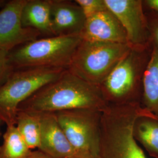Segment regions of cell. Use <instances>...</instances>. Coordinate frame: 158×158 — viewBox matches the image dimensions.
<instances>
[{"mask_svg": "<svg viewBox=\"0 0 158 158\" xmlns=\"http://www.w3.org/2000/svg\"><path fill=\"white\" fill-rule=\"evenodd\" d=\"M52 0H28L22 12V23L46 37L53 36L51 23Z\"/></svg>", "mask_w": 158, "mask_h": 158, "instance_id": "13", "label": "cell"}, {"mask_svg": "<svg viewBox=\"0 0 158 158\" xmlns=\"http://www.w3.org/2000/svg\"><path fill=\"white\" fill-rule=\"evenodd\" d=\"M68 158H94L90 154L85 152L77 151L72 156Z\"/></svg>", "mask_w": 158, "mask_h": 158, "instance_id": "23", "label": "cell"}, {"mask_svg": "<svg viewBox=\"0 0 158 158\" xmlns=\"http://www.w3.org/2000/svg\"><path fill=\"white\" fill-rule=\"evenodd\" d=\"M81 36L85 40L129 44L124 27L108 8L86 19Z\"/></svg>", "mask_w": 158, "mask_h": 158, "instance_id": "10", "label": "cell"}, {"mask_svg": "<svg viewBox=\"0 0 158 158\" xmlns=\"http://www.w3.org/2000/svg\"><path fill=\"white\" fill-rule=\"evenodd\" d=\"M102 113L97 110L75 109L54 113L74 149L97 158L100 144Z\"/></svg>", "mask_w": 158, "mask_h": 158, "instance_id": "7", "label": "cell"}, {"mask_svg": "<svg viewBox=\"0 0 158 158\" xmlns=\"http://www.w3.org/2000/svg\"><path fill=\"white\" fill-rule=\"evenodd\" d=\"M16 126L29 149H39L41 133L40 113L18 111Z\"/></svg>", "mask_w": 158, "mask_h": 158, "instance_id": "16", "label": "cell"}, {"mask_svg": "<svg viewBox=\"0 0 158 158\" xmlns=\"http://www.w3.org/2000/svg\"><path fill=\"white\" fill-rule=\"evenodd\" d=\"M8 59V52L0 50V85L6 80L12 71Z\"/></svg>", "mask_w": 158, "mask_h": 158, "instance_id": "20", "label": "cell"}, {"mask_svg": "<svg viewBox=\"0 0 158 158\" xmlns=\"http://www.w3.org/2000/svg\"><path fill=\"white\" fill-rule=\"evenodd\" d=\"M142 106L158 118V46L153 45L142 85Z\"/></svg>", "mask_w": 158, "mask_h": 158, "instance_id": "14", "label": "cell"}, {"mask_svg": "<svg viewBox=\"0 0 158 158\" xmlns=\"http://www.w3.org/2000/svg\"><path fill=\"white\" fill-rule=\"evenodd\" d=\"M27 1L11 0L1 8L0 50L10 52L41 35L38 31L23 26L22 12Z\"/></svg>", "mask_w": 158, "mask_h": 158, "instance_id": "8", "label": "cell"}, {"mask_svg": "<svg viewBox=\"0 0 158 158\" xmlns=\"http://www.w3.org/2000/svg\"><path fill=\"white\" fill-rule=\"evenodd\" d=\"M31 152L17 126L6 127L0 146V158H24Z\"/></svg>", "mask_w": 158, "mask_h": 158, "instance_id": "17", "label": "cell"}, {"mask_svg": "<svg viewBox=\"0 0 158 158\" xmlns=\"http://www.w3.org/2000/svg\"><path fill=\"white\" fill-rule=\"evenodd\" d=\"M130 48L128 44L83 40L68 70L85 81L99 87Z\"/></svg>", "mask_w": 158, "mask_h": 158, "instance_id": "6", "label": "cell"}, {"mask_svg": "<svg viewBox=\"0 0 158 158\" xmlns=\"http://www.w3.org/2000/svg\"><path fill=\"white\" fill-rule=\"evenodd\" d=\"M6 0H0V8H2L6 4Z\"/></svg>", "mask_w": 158, "mask_h": 158, "instance_id": "24", "label": "cell"}, {"mask_svg": "<svg viewBox=\"0 0 158 158\" xmlns=\"http://www.w3.org/2000/svg\"><path fill=\"white\" fill-rule=\"evenodd\" d=\"M24 158H51L45 153L42 152L39 149L37 151H32L27 156Z\"/></svg>", "mask_w": 158, "mask_h": 158, "instance_id": "22", "label": "cell"}, {"mask_svg": "<svg viewBox=\"0 0 158 158\" xmlns=\"http://www.w3.org/2000/svg\"><path fill=\"white\" fill-rule=\"evenodd\" d=\"M0 134H1V132H0Z\"/></svg>", "mask_w": 158, "mask_h": 158, "instance_id": "25", "label": "cell"}, {"mask_svg": "<svg viewBox=\"0 0 158 158\" xmlns=\"http://www.w3.org/2000/svg\"><path fill=\"white\" fill-rule=\"evenodd\" d=\"M81 8L86 19L107 10L105 0H75Z\"/></svg>", "mask_w": 158, "mask_h": 158, "instance_id": "18", "label": "cell"}, {"mask_svg": "<svg viewBox=\"0 0 158 158\" xmlns=\"http://www.w3.org/2000/svg\"><path fill=\"white\" fill-rule=\"evenodd\" d=\"M150 41L152 45L158 46V12L145 10Z\"/></svg>", "mask_w": 158, "mask_h": 158, "instance_id": "19", "label": "cell"}, {"mask_svg": "<svg viewBox=\"0 0 158 158\" xmlns=\"http://www.w3.org/2000/svg\"><path fill=\"white\" fill-rule=\"evenodd\" d=\"M51 15L54 36L81 35L86 18L75 1L52 0Z\"/></svg>", "mask_w": 158, "mask_h": 158, "instance_id": "11", "label": "cell"}, {"mask_svg": "<svg viewBox=\"0 0 158 158\" xmlns=\"http://www.w3.org/2000/svg\"><path fill=\"white\" fill-rule=\"evenodd\" d=\"M144 10H149L158 12V0L143 1Z\"/></svg>", "mask_w": 158, "mask_h": 158, "instance_id": "21", "label": "cell"}, {"mask_svg": "<svg viewBox=\"0 0 158 158\" xmlns=\"http://www.w3.org/2000/svg\"><path fill=\"white\" fill-rule=\"evenodd\" d=\"M68 69L27 68L12 70L0 85V122L17 124L18 108L42 87L58 79Z\"/></svg>", "mask_w": 158, "mask_h": 158, "instance_id": "4", "label": "cell"}, {"mask_svg": "<svg viewBox=\"0 0 158 158\" xmlns=\"http://www.w3.org/2000/svg\"><path fill=\"white\" fill-rule=\"evenodd\" d=\"M133 134L151 156L158 158V118L139 117L134 124Z\"/></svg>", "mask_w": 158, "mask_h": 158, "instance_id": "15", "label": "cell"}, {"mask_svg": "<svg viewBox=\"0 0 158 158\" xmlns=\"http://www.w3.org/2000/svg\"><path fill=\"white\" fill-rule=\"evenodd\" d=\"M40 143L39 150L51 158H68L77 151L69 141L54 113H40Z\"/></svg>", "mask_w": 158, "mask_h": 158, "instance_id": "12", "label": "cell"}, {"mask_svg": "<svg viewBox=\"0 0 158 158\" xmlns=\"http://www.w3.org/2000/svg\"><path fill=\"white\" fill-rule=\"evenodd\" d=\"M153 45L131 46L99 89L107 104L141 102L143 76Z\"/></svg>", "mask_w": 158, "mask_h": 158, "instance_id": "3", "label": "cell"}, {"mask_svg": "<svg viewBox=\"0 0 158 158\" xmlns=\"http://www.w3.org/2000/svg\"><path fill=\"white\" fill-rule=\"evenodd\" d=\"M80 35L37 39L8 52L12 70L27 68L68 69L82 41Z\"/></svg>", "mask_w": 158, "mask_h": 158, "instance_id": "5", "label": "cell"}, {"mask_svg": "<svg viewBox=\"0 0 158 158\" xmlns=\"http://www.w3.org/2000/svg\"><path fill=\"white\" fill-rule=\"evenodd\" d=\"M141 117L158 118L141 102L108 104L102 113L97 158H147L133 134L136 121Z\"/></svg>", "mask_w": 158, "mask_h": 158, "instance_id": "2", "label": "cell"}, {"mask_svg": "<svg viewBox=\"0 0 158 158\" xmlns=\"http://www.w3.org/2000/svg\"><path fill=\"white\" fill-rule=\"evenodd\" d=\"M105 2L124 27L131 46L151 44L142 0H105Z\"/></svg>", "mask_w": 158, "mask_h": 158, "instance_id": "9", "label": "cell"}, {"mask_svg": "<svg viewBox=\"0 0 158 158\" xmlns=\"http://www.w3.org/2000/svg\"><path fill=\"white\" fill-rule=\"evenodd\" d=\"M107 104L99 87L90 84L67 69L55 80L45 85L19 106L18 111L56 113L91 109L102 111Z\"/></svg>", "mask_w": 158, "mask_h": 158, "instance_id": "1", "label": "cell"}]
</instances>
